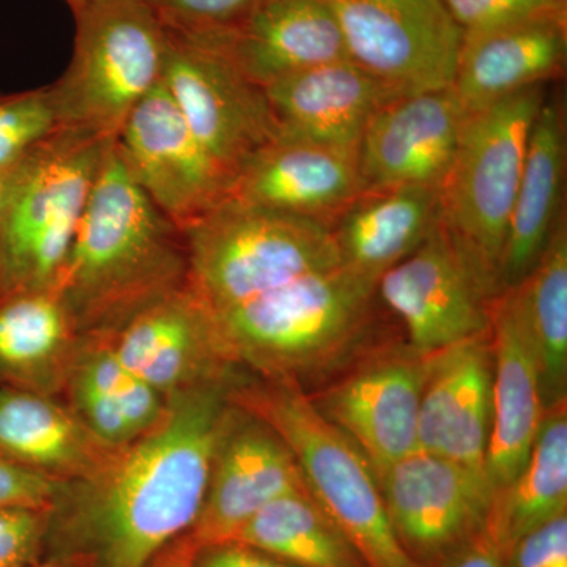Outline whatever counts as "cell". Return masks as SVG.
Instances as JSON below:
<instances>
[{
  "instance_id": "42",
  "label": "cell",
  "mask_w": 567,
  "mask_h": 567,
  "mask_svg": "<svg viewBox=\"0 0 567 567\" xmlns=\"http://www.w3.org/2000/svg\"><path fill=\"white\" fill-rule=\"evenodd\" d=\"M544 13L567 24V0H543Z\"/></svg>"
},
{
  "instance_id": "15",
  "label": "cell",
  "mask_w": 567,
  "mask_h": 567,
  "mask_svg": "<svg viewBox=\"0 0 567 567\" xmlns=\"http://www.w3.org/2000/svg\"><path fill=\"white\" fill-rule=\"evenodd\" d=\"M103 334L115 357L166 399L233 375L234 364L224 352L212 312L188 284Z\"/></svg>"
},
{
  "instance_id": "12",
  "label": "cell",
  "mask_w": 567,
  "mask_h": 567,
  "mask_svg": "<svg viewBox=\"0 0 567 567\" xmlns=\"http://www.w3.org/2000/svg\"><path fill=\"white\" fill-rule=\"evenodd\" d=\"M114 148L133 182L181 230L233 192V177L197 140L162 81L123 123Z\"/></svg>"
},
{
  "instance_id": "19",
  "label": "cell",
  "mask_w": 567,
  "mask_h": 567,
  "mask_svg": "<svg viewBox=\"0 0 567 567\" xmlns=\"http://www.w3.org/2000/svg\"><path fill=\"white\" fill-rule=\"evenodd\" d=\"M193 39L221 52L246 80L262 89L349 59L328 0H264L234 28Z\"/></svg>"
},
{
  "instance_id": "41",
  "label": "cell",
  "mask_w": 567,
  "mask_h": 567,
  "mask_svg": "<svg viewBox=\"0 0 567 567\" xmlns=\"http://www.w3.org/2000/svg\"><path fill=\"white\" fill-rule=\"evenodd\" d=\"M18 162L13 166L0 169V210H2L3 204H6L7 196H9L11 183H13L14 175L18 171Z\"/></svg>"
},
{
  "instance_id": "37",
  "label": "cell",
  "mask_w": 567,
  "mask_h": 567,
  "mask_svg": "<svg viewBox=\"0 0 567 567\" xmlns=\"http://www.w3.org/2000/svg\"><path fill=\"white\" fill-rule=\"evenodd\" d=\"M503 567H567V514L518 539Z\"/></svg>"
},
{
  "instance_id": "39",
  "label": "cell",
  "mask_w": 567,
  "mask_h": 567,
  "mask_svg": "<svg viewBox=\"0 0 567 567\" xmlns=\"http://www.w3.org/2000/svg\"><path fill=\"white\" fill-rule=\"evenodd\" d=\"M503 559L505 554L486 527L436 567H503Z\"/></svg>"
},
{
  "instance_id": "18",
  "label": "cell",
  "mask_w": 567,
  "mask_h": 567,
  "mask_svg": "<svg viewBox=\"0 0 567 567\" xmlns=\"http://www.w3.org/2000/svg\"><path fill=\"white\" fill-rule=\"evenodd\" d=\"M420 450L486 470L494 415L491 331L425 357Z\"/></svg>"
},
{
  "instance_id": "38",
  "label": "cell",
  "mask_w": 567,
  "mask_h": 567,
  "mask_svg": "<svg viewBox=\"0 0 567 567\" xmlns=\"http://www.w3.org/2000/svg\"><path fill=\"white\" fill-rule=\"evenodd\" d=\"M194 567H295L240 543L213 544L197 548Z\"/></svg>"
},
{
  "instance_id": "33",
  "label": "cell",
  "mask_w": 567,
  "mask_h": 567,
  "mask_svg": "<svg viewBox=\"0 0 567 567\" xmlns=\"http://www.w3.org/2000/svg\"><path fill=\"white\" fill-rule=\"evenodd\" d=\"M164 28L192 37L234 28L264 0H147Z\"/></svg>"
},
{
  "instance_id": "22",
  "label": "cell",
  "mask_w": 567,
  "mask_h": 567,
  "mask_svg": "<svg viewBox=\"0 0 567 567\" xmlns=\"http://www.w3.org/2000/svg\"><path fill=\"white\" fill-rule=\"evenodd\" d=\"M494 349V415L486 473L495 492L516 480L546 415L539 363L532 339L506 292L491 309Z\"/></svg>"
},
{
  "instance_id": "8",
  "label": "cell",
  "mask_w": 567,
  "mask_h": 567,
  "mask_svg": "<svg viewBox=\"0 0 567 567\" xmlns=\"http://www.w3.org/2000/svg\"><path fill=\"white\" fill-rule=\"evenodd\" d=\"M546 100L547 84H536L468 111L440 189L443 224L496 284L529 134Z\"/></svg>"
},
{
  "instance_id": "35",
  "label": "cell",
  "mask_w": 567,
  "mask_h": 567,
  "mask_svg": "<svg viewBox=\"0 0 567 567\" xmlns=\"http://www.w3.org/2000/svg\"><path fill=\"white\" fill-rule=\"evenodd\" d=\"M66 484L0 456V507H29L54 513Z\"/></svg>"
},
{
  "instance_id": "6",
  "label": "cell",
  "mask_w": 567,
  "mask_h": 567,
  "mask_svg": "<svg viewBox=\"0 0 567 567\" xmlns=\"http://www.w3.org/2000/svg\"><path fill=\"white\" fill-rule=\"evenodd\" d=\"M112 142L59 128L18 164L0 210V297L54 287Z\"/></svg>"
},
{
  "instance_id": "26",
  "label": "cell",
  "mask_w": 567,
  "mask_h": 567,
  "mask_svg": "<svg viewBox=\"0 0 567 567\" xmlns=\"http://www.w3.org/2000/svg\"><path fill=\"white\" fill-rule=\"evenodd\" d=\"M442 219L440 189H364L333 223L342 265L379 282Z\"/></svg>"
},
{
  "instance_id": "17",
  "label": "cell",
  "mask_w": 567,
  "mask_h": 567,
  "mask_svg": "<svg viewBox=\"0 0 567 567\" xmlns=\"http://www.w3.org/2000/svg\"><path fill=\"white\" fill-rule=\"evenodd\" d=\"M468 111L454 89L398 96L363 134L357 163L364 189H442Z\"/></svg>"
},
{
  "instance_id": "23",
  "label": "cell",
  "mask_w": 567,
  "mask_h": 567,
  "mask_svg": "<svg viewBox=\"0 0 567 567\" xmlns=\"http://www.w3.org/2000/svg\"><path fill=\"white\" fill-rule=\"evenodd\" d=\"M567 24L532 14L488 31L464 33L453 89L466 111L480 110L536 84L566 62Z\"/></svg>"
},
{
  "instance_id": "43",
  "label": "cell",
  "mask_w": 567,
  "mask_h": 567,
  "mask_svg": "<svg viewBox=\"0 0 567 567\" xmlns=\"http://www.w3.org/2000/svg\"><path fill=\"white\" fill-rule=\"evenodd\" d=\"M21 567H66V565H62V563L59 561H47V563H32V565H25Z\"/></svg>"
},
{
  "instance_id": "10",
  "label": "cell",
  "mask_w": 567,
  "mask_h": 567,
  "mask_svg": "<svg viewBox=\"0 0 567 567\" xmlns=\"http://www.w3.org/2000/svg\"><path fill=\"white\" fill-rule=\"evenodd\" d=\"M347 58L401 95L453 87L464 31L442 0H328Z\"/></svg>"
},
{
  "instance_id": "14",
  "label": "cell",
  "mask_w": 567,
  "mask_h": 567,
  "mask_svg": "<svg viewBox=\"0 0 567 567\" xmlns=\"http://www.w3.org/2000/svg\"><path fill=\"white\" fill-rule=\"evenodd\" d=\"M425 369V357L409 344L385 347L311 398L320 415L363 453L377 477L420 450L417 425Z\"/></svg>"
},
{
  "instance_id": "3",
  "label": "cell",
  "mask_w": 567,
  "mask_h": 567,
  "mask_svg": "<svg viewBox=\"0 0 567 567\" xmlns=\"http://www.w3.org/2000/svg\"><path fill=\"white\" fill-rule=\"evenodd\" d=\"M377 284L339 265L215 312L213 322L230 363L301 386L360 346Z\"/></svg>"
},
{
  "instance_id": "24",
  "label": "cell",
  "mask_w": 567,
  "mask_h": 567,
  "mask_svg": "<svg viewBox=\"0 0 567 567\" xmlns=\"http://www.w3.org/2000/svg\"><path fill=\"white\" fill-rule=\"evenodd\" d=\"M566 173L565 114L558 102H544L529 134L505 249L498 270L499 293L524 281L550 240L561 216Z\"/></svg>"
},
{
  "instance_id": "5",
  "label": "cell",
  "mask_w": 567,
  "mask_h": 567,
  "mask_svg": "<svg viewBox=\"0 0 567 567\" xmlns=\"http://www.w3.org/2000/svg\"><path fill=\"white\" fill-rule=\"evenodd\" d=\"M182 233L188 286L212 315L342 265L331 224L234 197Z\"/></svg>"
},
{
  "instance_id": "34",
  "label": "cell",
  "mask_w": 567,
  "mask_h": 567,
  "mask_svg": "<svg viewBox=\"0 0 567 567\" xmlns=\"http://www.w3.org/2000/svg\"><path fill=\"white\" fill-rule=\"evenodd\" d=\"M52 511L0 507V567L39 561L51 535Z\"/></svg>"
},
{
  "instance_id": "13",
  "label": "cell",
  "mask_w": 567,
  "mask_h": 567,
  "mask_svg": "<svg viewBox=\"0 0 567 567\" xmlns=\"http://www.w3.org/2000/svg\"><path fill=\"white\" fill-rule=\"evenodd\" d=\"M379 483L395 536L417 566H439L487 527L495 488L484 468L417 450Z\"/></svg>"
},
{
  "instance_id": "40",
  "label": "cell",
  "mask_w": 567,
  "mask_h": 567,
  "mask_svg": "<svg viewBox=\"0 0 567 567\" xmlns=\"http://www.w3.org/2000/svg\"><path fill=\"white\" fill-rule=\"evenodd\" d=\"M197 547L188 535H182L173 540L169 546L163 548L155 558L148 563L147 567H194Z\"/></svg>"
},
{
  "instance_id": "44",
  "label": "cell",
  "mask_w": 567,
  "mask_h": 567,
  "mask_svg": "<svg viewBox=\"0 0 567 567\" xmlns=\"http://www.w3.org/2000/svg\"><path fill=\"white\" fill-rule=\"evenodd\" d=\"M63 2L69 3L71 11L81 9L85 3L92 2V0H63Z\"/></svg>"
},
{
  "instance_id": "9",
  "label": "cell",
  "mask_w": 567,
  "mask_h": 567,
  "mask_svg": "<svg viewBox=\"0 0 567 567\" xmlns=\"http://www.w3.org/2000/svg\"><path fill=\"white\" fill-rule=\"evenodd\" d=\"M377 293L427 357L491 331L498 284L440 219L423 244L382 275Z\"/></svg>"
},
{
  "instance_id": "20",
  "label": "cell",
  "mask_w": 567,
  "mask_h": 567,
  "mask_svg": "<svg viewBox=\"0 0 567 567\" xmlns=\"http://www.w3.org/2000/svg\"><path fill=\"white\" fill-rule=\"evenodd\" d=\"M264 92L279 137L311 142L354 158L377 112L404 96L350 59L300 71Z\"/></svg>"
},
{
  "instance_id": "31",
  "label": "cell",
  "mask_w": 567,
  "mask_h": 567,
  "mask_svg": "<svg viewBox=\"0 0 567 567\" xmlns=\"http://www.w3.org/2000/svg\"><path fill=\"white\" fill-rule=\"evenodd\" d=\"M229 543L257 548L295 567H368L308 491L275 499L249 518Z\"/></svg>"
},
{
  "instance_id": "1",
  "label": "cell",
  "mask_w": 567,
  "mask_h": 567,
  "mask_svg": "<svg viewBox=\"0 0 567 567\" xmlns=\"http://www.w3.org/2000/svg\"><path fill=\"white\" fill-rule=\"evenodd\" d=\"M233 382L230 375L173 395L145 434L117 447L93 475L66 484L52 518L70 558L147 567L192 529L234 416Z\"/></svg>"
},
{
  "instance_id": "27",
  "label": "cell",
  "mask_w": 567,
  "mask_h": 567,
  "mask_svg": "<svg viewBox=\"0 0 567 567\" xmlns=\"http://www.w3.org/2000/svg\"><path fill=\"white\" fill-rule=\"evenodd\" d=\"M63 388L74 415L112 447L145 434L162 420L169 401L115 357L103 333L81 336Z\"/></svg>"
},
{
  "instance_id": "16",
  "label": "cell",
  "mask_w": 567,
  "mask_h": 567,
  "mask_svg": "<svg viewBox=\"0 0 567 567\" xmlns=\"http://www.w3.org/2000/svg\"><path fill=\"white\" fill-rule=\"evenodd\" d=\"M300 491H308L303 473L286 442L235 405L213 458L199 516L186 535L197 548L229 543L265 506Z\"/></svg>"
},
{
  "instance_id": "29",
  "label": "cell",
  "mask_w": 567,
  "mask_h": 567,
  "mask_svg": "<svg viewBox=\"0 0 567 567\" xmlns=\"http://www.w3.org/2000/svg\"><path fill=\"white\" fill-rule=\"evenodd\" d=\"M567 514V405L546 410L527 462L495 492L487 529L506 554L518 539Z\"/></svg>"
},
{
  "instance_id": "21",
  "label": "cell",
  "mask_w": 567,
  "mask_h": 567,
  "mask_svg": "<svg viewBox=\"0 0 567 567\" xmlns=\"http://www.w3.org/2000/svg\"><path fill=\"white\" fill-rule=\"evenodd\" d=\"M363 192L354 156L278 137L241 167L230 197L333 226Z\"/></svg>"
},
{
  "instance_id": "11",
  "label": "cell",
  "mask_w": 567,
  "mask_h": 567,
  "mask_svg": "<svg viewBox=\"0 0 567 567\" xmlns=\"http://www.w3.org/2000/svg\"><path fill=\"white\" fill-rule=\"evenodd\" d=\"M164 29V87L197 140L234 182L257 152L279 137L264 89L246 80L210 44Z\"/></svg>"
},
{
  "instance_id": "7",
  "label": "cell",
  "mask_w": 567,
  "mask_h": 567,
  "mask_svg": "<svg viewBox=\"0 0 567 567\" xmlns=\"http://www.w3.org/2000/svg\"><path fill=\"white\" fill-rule=\"evenodd\" d=\"M73 55L50 89L61 128L114 141L162 81L166 29L147 0H92L73 11Z\"/></svg>"
},
{
  "instance_id": "25",
  "label": "cell",
  "mask_w": 567,
  "mask_h": 567,
  "mask_svg": "<svg viewBox=\"0 0 567 567\" xmlns=\"http://www.w3.org/2000/svg\"><path fill=\"white\" fill-rule=\"evenodd\" d=\"M115 450L52 395L0 386V456L70 484L93 475Z\"/></svg>"
},
{
  "instance_id": "32",
  "label": "cell",
  "mask_w": 567,
  "mask_h": 567,
  "mask_svg": "<svg viewBox=\"0 0 567 567\" xmlns=\"http://www.w3.org/2000/svg\"><path fill=\"white\" fill-rule=\"evenodd\" d=\"M59 128L50 89L0 92V169L21 162Z\"/></svg>"
},
{
  "instance_id": "36",
  "label": "cell",
  "mask_w": 567,
  "mask_h": 567,
  "mask_svg": "<svg viewBox=\"0 0 567 567\" xmlns=\"http://www.w3.org/2000/svg\"><path fill=\"white\" fill-rule=\"evenodd\" d=\"M464 33L498 28L540 13L543 0H442Z\"/></svg>"
},
{
  "instance_id": "4",
  "label": "cell",
  "mask_w": 567,
  "mask_h": 567,
  "mask_svg": "<svg viewBox=\"0 0 567 567\" xmlns=\"http://www.w3.org/2000/svg\"><path fill=\"white\" fill-rule=\"evenodd\" d=\"M229 395L238 409L281 436L297 458L309 494L368 567H421L395 536L374 468L349 436L320 415L303 386L281 380L234 379Z\"/></svg>"
},
{
  "instance_id": "28",
  "label": "cell",
  "mask_w": 567,
  "mask_h": 567,
  "mask_svg": "<svg viewBox=\"0 0 567 567\" xmlns=\"http://www.w3.org/2000/svg\"><path fill=\"white\" fill-rule=\"evenodd\" d=\"M80 339L54 287L0 297V383L58 393L65 386Z\"/></svg>"
},
{
  "instance_id": "2",
  "label": "cell",
  "mask_w": 567,
  "mask_h": 567,
  "mask_svg": "<svg viewBox=\"0 0 567 567\" xmlns=\"http://www.w3.org/2000/svg\"><path fill=\"white\" fill-rule=\"evenodd\" d=\"M185 284L182 230L133 182L112 142L55 292L82 336L114 330Z\"/></svg>"
},
{
  "instance_id": "30",
  "label": "cell",
  "mask_w": 567,
  "mask_h": 567,
  "mask_svg": "<svg viewBox=\"0 0 567 567\" xmlns=\"http://www.w3.org/2000/svg\"><path fill=\"white\" fill-rule=\"evenodd\" d=\"M535 347L544 406L566 401L567 385V226L563 215L533 270L503 290Z\"/></svg>"
}]
</instances>
